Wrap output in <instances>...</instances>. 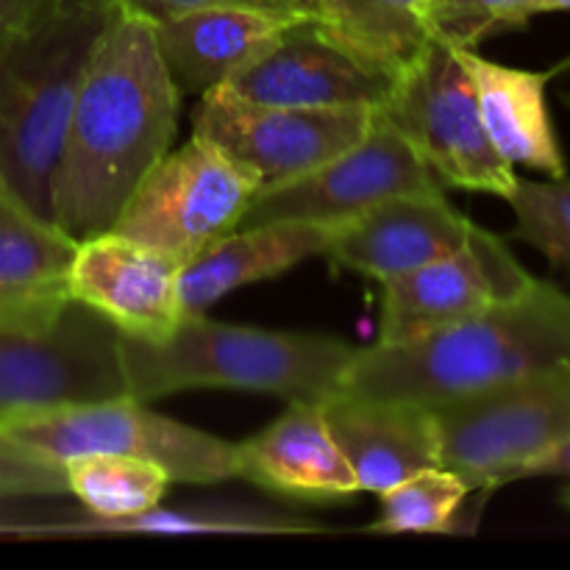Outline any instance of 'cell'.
I'll list each match as a JSON object with an SVG mask.
<instances>
[{
  "label": "cell",
  "instance_id": "cell-3",
  "mask_svg": "<svg viewBox=\"0 0 570 570\" xmlns=\"http://www.w3.org/2000/svg\"><path fill=\"white\" fill-rule=\"evenodd\" d=\"M117 11V0H42L0 37V178L50 223L72 106Z\"/></svg>",
  "mask_w": 570,
  "mask_h": 570
},
{
  "label": "cell",
  "instance_id": "cell-25",
  "mask_svg": "<svg viewBox=\"0 0 570 570\" xmlns=\"http://www.w3.org/2000/svg\"><path fill=\"white\" fill-rule=\"evenodd\" d=\"M504 200L515 215L512 237L570 273V178L532 181L518 176Z\"/></svg>",
  "mask_w": 570,
  "mask_h": 570
},
{
  "label": "cell",
  "instance_id": "cell-33",
  "mask_svg": "<svg viewBox=\"0 0 570 570\" xmlns=\"http://www.w3.org/2000/svg\"><path fill=\"white\" fill-rule=\"evenodd\" d=\"M566 100H568V106H570V95H568V98H566Z\"/></svg>",
  "mask_w": 570,
  "mask_h": 570
},
{
  "label": "cell",
  "instance_id": "cell-6",
  "mask_svg": "<svg viewBox=\"0 0 570 570\" xmlns=\"http://www.w3.org/2000/svg\"><path fill=\"white\" fill-rule=\"evenodd\" d=\"M440 465L471 490L512 484L551 445L570 438V371L540 373L429 406Z\"/></svg>",
  "mask_w": 570,
  "mask_h": 570
},
{
  "label": "cell",
  "instance_id": "cell-11",
  "mask_svg": "<svg viewBox=\"0 0 570 570\" xmlns=\"http://www.w3.org/2000/svg\"><path fill=\"white\" fill-rule=\"evenodd\" d=\"M429 189H443V184L376 109L371 128L354 148L343 150L293 181L259 187V193L245 206L237 228L276 220L343 226L379 200Z\"/></svg>",
  "mask_w": 570,
  "mask_h": 570
},
{
  "label": "cell",
  "instance_id": "cell-30",
  "mask_svg": "<svg viewBox=\"0 0 570 570\" xmlns=\"http://www.w3.org/2000/svg\"><path fill=\"white\" fill-rule=\"evenodd\" d=\"M39 3L42 0H0V37L9 33L11 28L22 26L37 11Z\"/></svg>",
  "mask_w": 570,
  "mask_h": 570
},
{
  "label": "cell",
  "instance_id": "cell-27",
  "mask_svg": "<svg viewBox=\"0 0 570 570\" xmlns=\"http://www.w3.org/2000/svg\"><path fill=\"white\" fill-rule=\"evenodd\" d=\"M70 495L65 465L0 429V501Z\"/></svg>",
  "mask_w": 570,
  "mask_h": 570
},
{
  "label": "cell",
  "instance_id": "cell-26",
  "mask_svg": "<svg viewBox=\"0 0 570 570\" xmlns=\"http://www.w3.org/2000/svg\"><path fill=\"white\" fill-rule=\"evenodd\" d=\"M523 3L527 0H434L429 31L451 48L479 50L488 39L527 26Z\"/></svg>",
  "mask_w": 570,
  "mask_h": 570
},
{
  "label": "cell",
  "instance_id": "cell-29",
  "mask_svg": "<svg viewBox=\"0 0 570 570\" xmlns=\"http://www.w3.org/2000/svg\"><path fill=\"white\" fill-rule=\"evenodd\" d=\"M568 479L570 482V438L562 440V443L551 445L546 454H540L538 460L529 462L521 473H518L515 482H527V479Z\"/></svg>",
  "mask_w": 570,
  "mask_h": 570
},
{
  "label": "cell",
  "instance_id": "cell-28",
  "mask_svg": "<svg viewBox=\"0 0 570 570\" xmlns=\"http://www.w3.org/2000/svg\"><path fill=\"white\" fill-rule=\"evenodd\" d=\"M117 3H120V9L145 17L150 22L195 9H250L284 17V20L315 22V0H117Z\"/></svg>",
  "mask_w": 570,
  "mask_h": 570
},
{
  "label": "cell",
  "instance_id": "cell-23",
  "mask_svg": "<svg viewBox=\"0 0 570 570\" xmlns=\"http://www.w3.org/2000/svg\"><path fill=\"white\" fill-rule=\"evenodd\" d=\"M76 495L89 515L117 521L156 510L173 479L154 462L115 454H78L61 460Z\"/></svg>",
  "mask_w": 570,
  "mask_h": 570
},
{
  "label": "cell",
  "instance_id": "cell-2",
  "mask_svg": "<svg viewBox=\"0 0 570 570\" xmlns=\"http://www.w3.org/2000/svg\"><path fill=\"white\" fill-rule=\"evenodd\" d=\"M554 371H570V295L534 278L523 293L417 343L356 348L340 393L438 406Z\"/></svg>",
  "mask_w": 570,
  "mask_h": 570
},
{
  "label": "cell",
  "instance_id": "cell-13",
  "mask_svg": "<svg viewBox=\"0 0 570 570\" xmlns=\"http://www.w3.org/2000/svg\"><path fill=\"white\" fill-rule=\"evenodd\" d=\"M181 262L117 232L81 239L67 273L70 298L98 309L126 337L159 340L181 321Z\"/></svg>",
  "mask_w": 570,
  "mask_h": 570
},
{
  "label": "cell",
  "instance_id": "cell-8",
  "mask_svg": "<svg viewBox=\"0 0 570 570\" xmlns=\"http://www.w3.org/2000/svg\"><path fill=\"white\" fill-rule=\"evenodd\" d=\"M128 395L122 332L70 298L50 323L0 332V423Z\"/></svg>",
  "mask_w": 570,
  "mask_h": 570
},
{
  "label": "cell",
  "instance_id": "cell-16",
  "mask_svg": "<svg viewBox=\"0 0 570 570\" xmlns=\"http://www.w3.org/2000/svg\"><path fill=\"white\" fill-rule=\"evenodd\" d=\"M234 476L295 501H343L360 493L354 471L328 432L321 404L289 401L284 415L234 445Z\"/></svg>",
  "mask_w": 570,
  "mask_h": 570
},
{
  "label": "cell",
  "instance_id": "cell-21",
  "mask_svg": "<svg viewBox=\"0 0 570 570\" xmlns=\"http://www.w3.org/2000/svg\"><path fill=\"white\" fill-rule=\"evenodd\" d=\"M454 50L476 89L479 115H482L495 150L512 167H532L549 178L568 176L566 156L557 142L554 122H551L549 104H546V87H549L551 76L568 70L570 61L557 70L532 72L484 59L479 50Z\"/></svg>",
  "mask_w": 570,
  "mask_h": 570
},
{
  "label": "cell",
  "instance_id": "cell-1",
  "mask_svg": "<svg viewBox=\"0 0 570 570\" xmlns=\"http://www.w3.org/2000/svg\"><path fill=\"white\" fill-rule=\"evenodd\" d=\"M178 106L154 22L120 9L83 72L56 173L53 223L67 237L81 243L115 226L173 148Z\"/></svg>",
  "mask_w": 570,
  "mask_h": 570
},
{
  "label": "cell",
  "instance_id": "cell-7",
  "mask_svg": "<svg viewBox=\"0 0 570 570\" xmlns=\"http://www.w3.org/2000/svg\"><path fill=\"white\" fill-rule=\"evenodd\" d=\"M0 429L59 462L78 454H115L154 462L167 471L173 484H223L237 479L234 443L156 415L131 395L33 412L0 423Z\"/></svg>",
  "mask_w": 570,
  "mask_h": 570
},
{
  "label": "cell",
  "instance_id": "cell-12",
  "mask_svg": "<svg viewBox=\"0 0 570 570\" xmlns=\"http://www.w3.org/2000/svg\"><path fill=\"white\" fill-rule=\"evenodd\" d=\"M529 276L507 243L476 226L451 254L382 282L379 345H406L523 293Z\"/></svg>",
  "mask_w": 570,
  "mask_h": 570
},
{
  "label": "cell",
  "instance_id": "cell-9",
  "mask_svg": "<svg viewBox=\"0 0 570 570\" xmlns=\"http://www.w3.org/2000/svg\"><path fill=\"white\" fill-rule=\"evenodd\" d=\"M259 187L248 170L193 134L139 181L111 232L187 265L237 228Z\"/></svg>",
  "mask_w": 570,
  "mask_h": 570
},
{
  "label": "cell",
  "instance_id": "cell-20",
  "mask_svg": "<svg viewBox=\"0 0 570 570\" xmlns=\"http://www.w3.org/2000/svg\"><path fill=\"white\" fill-rule=\"evenodd\" d=\"M334 232L337 226L326 223L276 220L226 234L181 267V315H204L212 304L234 289L276 278L301 262L326 256Z\"/></svg>",
  "mask_w": 570,
  "mask_h": 570
},
{
  "label": "cell",
  "instance_id": "cell-10",
  "mask_svg": "<svg viewBox=\"0 0 570 570\" xmlns=\"http://www.w3.org/2000/svg\"><path fill=\"white\" fill-rule=\"evenodd\" d=\"M371 106L301 109L256 104L226 83L200 95L193 134L248 170L262 187L293 181L354 148L373 122Z\"/></svg>",
  "mask_w": 570,
  "mask_h": 570
},
{
  "label": "cell",
  "instance_id": "cell-18",
  "mask_svg": "<svg viewBox=\"0 0 570 570\" xmlns=\"http://www.w3.org/2000/svg\"><path fill=\"white\" fill-rule=\"evenodd\" d=\"M76 245L0 178V332L45 326L65 309Z\"/></svg>",
  "mask_w": 570,
  "mask_h": 570
},
{
  "label": "cell",
  "instance_id": "cell-4",
  "mask_svg": "<svg viewBox=\"0 0 570 570\" xmlns=\"http://www.w3.org/2000/svg\"><path fill=\"white\" fill-rule=\"evenodd\" d=\"M356 345L328 334L267 332L187 315L159 340L122 334L128 395L165 399L187 390H243L323 404L343 390Z\"/></svg>",
  "mask_w": 570,
  "mask_h": 570
},
{
  "label": "cell",
  "instance_id": "cell-5",
  "mask_svg": "<svg viewBox=\"0 0 570 570\" xmlns=\"http://www.w3.org/2000/svg\"><path fill=\"white\" fill-rule=\"evenodd\" d=\"M379 115L415 148L443 187L507 198L515 167L490 142L476 89L451 45L432 39L390 83Z\"/></svg>",
  "mask_w": 570,
  "mask_h": 570
},
{
  "label": "cell",
  "instance_id": "cell-14",
  "mask_svg": "<svg viewBox=\"0 0 570 570\" xmlns=\"http://www.w3.org/2000/svg\"><path fill=\"white\" fill-rule=\"evenodd\" d=\"M473 228L443 189L401 193L337 226L326 259L382 284L456 250Z\"/></svg>",
  "mask_w": 570,
  "mask_h": 570
},
{
  "label": "cell",
  "instance_id": "cell-15",
  "mask_svg": "<svg viewBox=\"0 0 570 570\" xmlns=\"http://www.w3.org/2000/svg\"><path fill=\"white\" fill-rule=\"evenodd\" d=\"M390 83V78L360 65L354 56L323 37L315 22L301 20L226 87L243 98L271 106L379 109L387 98Z\"/></svg>",
  "mask_w": 570,
  "mask_h": 570
},
{
  "label": "cell",
  "instance_id": "cell-22",
  "mask_svg": "<svg viewBox=\"0 0 570 570\" xmlns=\"http://www.w3.org/2000/svg\"><path fill=\"white\" fill-rule=\"evenodd\" d=\"M434 0H315V26L360 65L393 81L429 42Z\"/></svg>",
  "mask_w": 570,
  "mask_h": 570
},
{
  "label": "cell",
  "instance_id": "cell-32",
  "mask_svg": "<svg viewBox=\"0 0 570 570\" xmlns=\"http://www.w3.org/2000/svg\"><path fill=\"white\" fill-rule=\"evenodd\" d=\"M560 501H562V507H566V510L570 512V484H568V488H562V493H560Z\"/></svg>",
  "mask_w": 570,
  "mask_h": 570
},
{
  "label": "cell",
  "instance_id": "cell-24",
  "mask_svg": "<svg viewBox=\"0 0 570 570\" xmlns=\"http://www.w3.org/2000/svg\"><path fill=\"white\" fill-rule=\"evenodd\" d=\"M471 490L449 468H426L384 490L373 532H443Z\"/></svg>",
  "mask_w": 570,
  "mask_h": 570
},
{
  "label": "cell",
  "instance_id": "cell-31",
  "mask_svg": "<svg viewBox=\"0 0 570 570\" xmlns=\"http://www.w3.org/2000/svg\"><path fill=\"white\" fill-rule=\"evenodd\" d=\"M549 11H570V0H527L523 3V17L527 22L534 14H549Z\"/></svg>",
  "mask_w": 570,
  "mask_h": 570
},
{
  "label": "cell",
  "instance_id": "cell-17",
  "mask_svg": "<svg viewBox=\"0 0 570 570\" xmlns=\"http://www.w3.org/2000/svg\"><path fill=\"white\" fill-rule=\"evenodd\" d=\"M321 410L360 490L382 495L412 473L443 468L429 406L337 393Z\"/></svg>",
  "mask_w": 570,
  "mask_h": 570
},
{
  "label": "cell",
  "instance_id": "cell-19",
  "mask_svg": "<svg viewBox=\"0 0 570 570\" xmlns=\"http://www.w3.org/2000/svg\"><path fill=\"white\" fill-rule=\"evenodd\" d=\"M293 22L250 9H195L154 22L156 45L181 95H204L254 65Z\"/></svg>",
  "mask_w": 570,
  "mask_h": 570
}]
</instances>
